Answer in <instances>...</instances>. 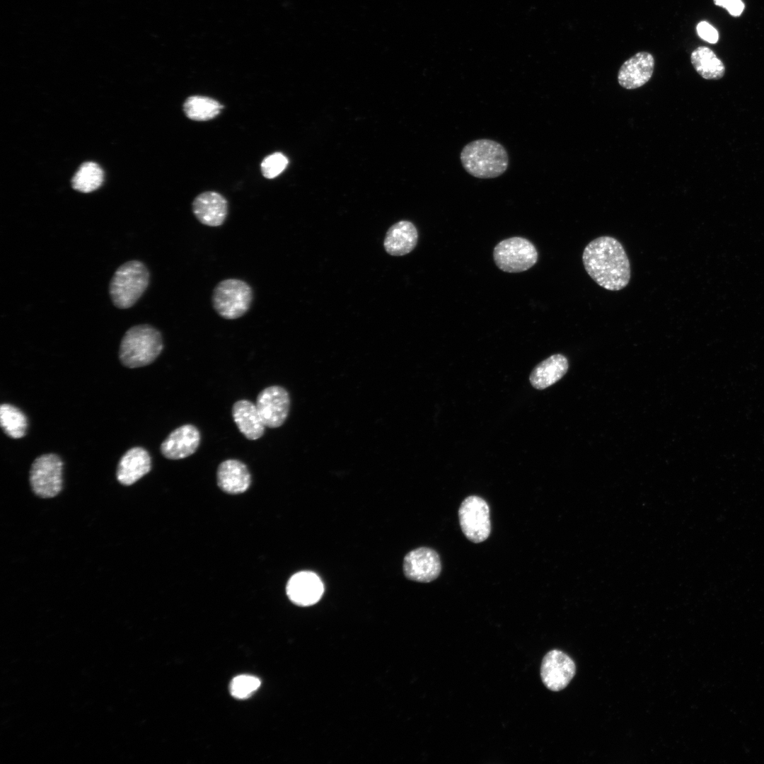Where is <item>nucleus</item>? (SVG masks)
Segmentation results:
<instances>
[{"instance_id": "f257e3e1", "label": "nucleus", "mask_w": 764, "mask_h": 764, "mask_svg": "<svg viewBox=\"0 0 764 764\" xmlns=\"http://www.w3.org/2000/svg\"><path fill=\"white\" fill-rule=\"evenodd\" d=\"M582 262L589 277L608 291H620L630 280V263L622 243L608 236L598 237L584 249Z\"/></svg>"}, {"instance_id": "f03ea898", "label": "nucleus", "mask_w": 764, "mask_h": 764, "mask_svg": "<svg viewBox=\"0 0 764 764\" xmlns=\"http://www.w3.org/2000/svg\"><path fill=\"white\" fill-rule=\"evenodd\" d=\"M463 168L478 178H494L502 175L509 166L505 148L499 142L480 139L467 144L461 152Z\"/></svg>"}, {"instance_id": "7ed1b4c3", "label": "nucleus", "mask_w": 764, "mask_h": 764, "mask_svg": "<svg viewBox=\"0 0 764 764\" xmlns=\"http://www.w3.org/2000/svg\"><path fill=\"white\" fill-rule=\"evenodd\" d=\"M163 348L161 332L149 324L129 328L120 342L119 359L126 367L134 369L151 364Z\"/></svg>"}, {"instance_id": "20e7f679", "label": "nucleus", "mask_w": 764, "mask_h": 764, "mask_svg": "<svg viewBox=\"0 0 764 764\" xmlns=\"http://www.w3.org/2000/svg\"><path fill=\"white\" fill-rule=\"evenodd\" d=\"M150 273L139 260H130L115 272L109 284V294L114 306L120 309L133 306L146 290Z\"/></svg>"}, {"instance_id": "39448f33", "label": "nucleus", "mask_w": 764, "mask_h": 764, "mask_svg": "<svg viewBox=\"0 0 764 764\" xmlns=\"http://www.w3.org/2000/svg\"><path fill=\"white\" fill-rule=\"evenodd\" d=\"M253 299V291L250 285L235 278L219 282L212 296L214 311L226 320H235L244 316L250 309Z\"/></svg>"}, {"instance_id": "423d86ee", "label": "nucleus", "mask_w": 764, "mask_h": 764, "mask_svg": "<svg viewBox=\"0 0 764 764\" xmlns=\"http://www.w3.org/2000/svg\"><path fill=\"white\" fill-rule=\"evenodd\" d=\"M497 266L506 272H521L532 267L538 260L534 245L522 237H511L500 241L494 248Z\"/></svg>"}, {"instance_id": "0eeeda50", "label": "nucleus", "mask_w": 764, "mask_h": 764, "mask_svg": "<svg viewBox=\"0 0 764 764\" xmlns=\"http://www.w3.org/2000/svg\"><path fill=\"white\" fill-rule=\"evenodd\" d=\"M63 462L54 453L42 454L33 462L30 485L33 492L42 498L57 496L62 488Z\"/></svg>"}, {"instance_id": "6e6552de", "label": "nucleus", "mask_w": 764, "mask_h": 764, "mask_svg": "<svg viewBox=\"0 0 764 764\" xmlns=\"http://www.w3.org/2000/svg\"><path fill=\"white\" fill-rule=\"evenodd\" d=\"M461 530L471 542L479 543L485 540L491 532L490 507L480 497H466L458 509Z\"/></svg>"}, {"instance_id": "1a4fd4ad", "label": "nucleus", "mask_w": 764, "mask_h": 764, "mask_svg": "<svg viewBox=\"0 0 764 764\" xmlns=\"http://www.w3.org/2000/svg\"><path fill=\"white\" fill-rule=\"evenodd\" d=\"M255 405L265 426L277 428L289 415L290 396L284 387L271 386L259 393Z\"/></svg>"}, {"instance_id": "9d476101", "label": "nucleus", "mask_w": 764, "mask_h": 764, "mask_svg": "<svg viewBox=\"0 0 764 764\" xmlns=\"http://www.w3.org/2000/svg\"><path fill=\"white\" fill-rule=\"evenodd\" d=\"M576 673L574 661L558 649L548 652L543 659L540 676L543 684L552 691L564 689Z\"/></svg>"}, {"instance_id": "9b49d317", "label": "nucleus", "mask_w": 764, "mask_h": 764, "mask_svg": "<svg viewBox=\"0 0 764 764\" xmlns=\"http://www.w3.org/2000/svg\"><path fill=\"white\" fill-rule=\"evenodd\" d=\"M403 572L406 578L417 582H430L441 571L439 554L433 549L421 547L409 552L404 557Z\"/></svg>"}, {"instance_id": "f8f14e48", "label": "nucleus", "mask_w": 764, "mask_h": 764, "mask_svg": "<svg viewBox=\"0 0 764 764\" xmlns=\"http://www.w3.org/2000/svg\"><path fill=\"white\" fill-rule=\"evenodd\" d=\"M286 591L290 601L296 605L308 606L320 599L324 586L316 573L302 571L291 576L286 584Z\"/></svg>"}, {"instance_id": "ddd939ff", "label": "nucleus", "mask_w": 764, "mask_h": 764, "mask_svg": "<svg viewBox=\"0 0 764 764\" xmlns=\"http://www.w3.org/2000/svg\"><path fill=\"white\" fill-rule=\"evenodd\" d=\"M654 69L652 54L645 51L639 52L621 65L618 73V83L625 89L638 88L649 81Z\"/></svg>"}, {"instance_id": "4468645a", "label": "nucleus", "mask_w": 764, "mask_h": 764, "mask_svg": "<svg viewBox=\"0 0 764 764\" xmlns=\"http://www.w3.org/2000/svg\"><path fill=\"white\" fill-rule=\"evenodd\" d=\"M199 442V431L195 426L187 424L174 429L162 442L160 450L168 459H183L192 455Z\"/></svg>"}, {"instance_id": "2eb2a0df", "label": "nucleus", "mask_w": 764, "mask_h": 764, "mask_svg": "<svg viewBox=\"0 0 764 764\" xmlns=\"http://www.w3.org/2000/svg\"><path fill=\"white\" fill-rule=\"evenodd\" d=\"M228 212V202L220 193L207 191L198 195L192 202V212L203 225L210 227L221 226Z\"/></svg>"}, {"instance_id": "dca6fc26", "label": "nucleus", "mask_w": 764, "mask_h": 764, "mask_svg": "<svg viewBox=\"0 0 764 764\" xmlns=\"http://www.w3.org/2000/svg\"><path fill=\"white\" fill-rule=\"evenodd\" d=\"M151 468V460L148 451L136 446L129 449L120 458L116 472L118 482L131 485L147 474Z\"/></svg>"}, {"instance_id": "f3484780", "label": "nucleus", "mask_w": 764, "mask_h": 764, "mask_svg": "<svg viewBox=\"0 0 764 764\" xmlns=\"http://www.w3.org/2000/svg\"><path fill=\"white\" fill-rule=\"evenodd\" d=\"M216 479L221 490L233 494L245 492L251 482L247 466L236 459H228L221 463L217 469Z\"/></svg>"}, {"instance_id": "a211bd4d", "label": "nucleus", "mask_w": 764, "mask_h": 764, "mask_svg": "<svg viewBox=\"0 0 764 764\" xmlns=\"http://www.w3.org/2000/svg\"><path fill=\"white\" fill-rule=\"evenodd\" d=\"M417 240L418 233L415 225L408 221H400L389 228L383 245L390 255L402 256L415 248Z\"/></svg>"}, {"instance_id": "6ab92c4d", "label": "nucleus", "mask_w": 764, "mask_h": 764, "mask_svg": "<svg viewBox=\"0 0 764 764\" xmlns=\"http://www.w3.org/2000/svg\"><path fill=\"white\" fill-rule=\"evenodd\" d=\"M232 416L239 431L246 439L256 440L263 435L265 426L255 404L251 401H236L232 407Z\"/></svg>"}, {"instance_id": "aec40b11", "label": "nucleus", "mask_w": 764, "mask_h": 764, "mask_svg": "<svg viewBox=\"0 0 764 764\" xmlns=\"http://www.w3.org/2000/svg\"><path fill=\"white\" fill-rule=\"evenodd\" d=\"M569 367L568 360L562 354L551 355L538 364L531 371L529 380L533 387L545 389L561 379Z\"/></svg>"}, {"instance_id": "412c9836", "label": "nucleus", "mask_w": 764, "mask_h": 764, "mask_svg": "<svg viewBox=\"0 0 764 764\" xmlns=\"http://www.w3.org/2000/svg\"><path fill=\"white\" fill-rule=\"evenodd\" d=\"M690 61L697 73L705 79H719L725 72L723 62L712 50L700 46L690 54Z\"/></svg>"}, {"instance_id": "4be33fe9", "label": "nucleus", "mask_w": 764, "mask_h": 764, "mask_svg": "<svg viewBox=\"0 0 764 764\" xmlns=\"http://www.w3.org/2000/svg\"><path fill=\"white\" fill-rule=\"evenodd\" d=\"M224 106L214 98L191 96L183 103L185 115L195 121H207L216 117Z\"/></svg>"}, {"instance_id": "5701e85b", "label": "nucleus", "mask_w": 764, "mask_h": 764, "mask_svg": "<svg viewBox=\"0 0 764 764\" xmlns=\"http://www.w3.org/2000/svg\"><path fill=\"white\" fill-rule=\"evenodd\" d=\"M0 424L4 432L12 439L23 437L28 428L25 414L18 407L8 403L0 407Z\"/></svg>"}, {"instance_id": "b1692460", "label": "nucleus", "mask_w": 764, "mask_h": 764, "mask_svg": "<svg viewBox=\"0 0 764 764\" xmlns=\"http://www.w3.org/2000/svg\"><path fill=\"white\" fill-rule=\"evenodd\" d=\"M103 171L94 162L83 163L72 178V187L81 192H91L97 190L103 183Z\"/></svg>"}, {"instance_id": "393cba45", "label": "nucleus", "mask_w": 764, "mask_h": 764, "mask_svg": "<svg viewBox=\"0 0 764 764\" xmlns=\"http://www.w3.org/2000/svg\"><path fill=\"white\" fill-rule=\"evenodd\" d=\"M260 681L255 676L240 675L233 678L230 684L231 694L238 699L249 698L260 686Z\"/></svg>"}, {"instance_id": "a878e982", "label": "nucleus", "mask_w": 764, "mask_h": 764, "mask_svg": "<svg viewBox=\"0 0 764 764\" xmlns=\"http://www.w3.org/2000/svg\"><path fill=\"white\" fill-rule=\"evenodd\" d=\"M287 158L280 152H275L266 156L261 163L260 168L263 176L272 179L281 174L288 165Z\"/></svg>"}, {"instance_id": "bb28decb", "label": "nucleus", "mask_w": 764, "mask_h": 764, "mask_svg": "<svg viewBox=\"0 0 764 764\" xmlns=\"http://www.w3.org/2000/svg\"><path fill=\"white\" fill-rule=\"evenodd\" d=\"M696 30L699 37L709 43L714 44L719 40L718 31L707 21L698 23Z\"/></svg>"}, {"instance_id": "cd10ccee", "label": "nucleus", "mask_w": 764, "mask_h": 764, "mask_svg": "<svg viewBox=\"0 0 764 764\" xmlns=\"http://www.w3.org/2000/svg\"><path fill=\"white\" fill-rule=\"evenodd\" d=\"M713 2L716 6L725 8L734 17L741 16L745 8L741 0H713Z\"/></svg>"}]
</instances>
